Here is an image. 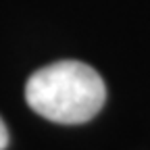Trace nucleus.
Listing matches in <instances>:
<instances>
[{
	"label": "nucleus",
	"instance_id": "obj_2",
	"mask_svg": "<svg viewBox=\"0 0 150 150\" xmlns=\"http://www.w3.org/2000/svg\"><path fill=\"white\" fill-rule=\"evenodd\" d=\"M8 146V129L4 125V121L0 119V150H4Z\"/></svg>",
	"mask_w": 150,
	"mask_h": 150
},
{
	"label": "nucleus",
	"instance_id": "obj_1",
	"mask_svg": "<svg viewBox=\"0 0 150 150\" xmlns=\"http://www.w3.org/2000/svg\"><path fill=\"white\" fill-rule=\"evenodd\" d=\"M27 104L54 123H86L100 112L106 88L96 69L81 61H59L31 73L25 86Z\"/></svg>",
	"mask_w": 150,
	"mask_h": 150
}]
</instances>
